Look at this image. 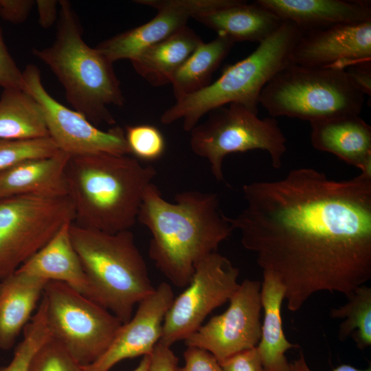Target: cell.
I'll use <instances>...</instances> for the list:
<instances>
[{"label": "cell", "instance_id": "6da1fadb", "mask_svg": "<svg viewBox=\"0 0 371 371\" xmlns=\"http://www.w3.org/2000/svg\"><path fill=\"white\" fill-rule=\"evenodd\" d=\"M243 192L246 207L227 220L262 271L282 282L289 311L320 291L347 297L371 279V175L336 181L300 168Z\"/></svg>", "mask_w": 371, "mask_h": 371}, {"label": "cell", "instance_id": "7a4b0ae2", "mask_svg": "<svg viewBox=\"0 0 371 371\" xmlns=\"http://www.w3.org/2000/svg\"><path fill=\"white\" fill-rule=\"evenodd\" d=\"M163 198L158 188H146L137 221L151 234L149 256L157 268L176 286L189 284L196 265L217 252L233 228L221 210L217 194L188 190Z\"/></svg>", "mask_w": 371, "mask_h": 371}, {"label": "cell", "instance_id": "3957f363", "mask_svg": "<svg viewBox=\"0 0 371 371\" xmlns=\"http://www.w3.org/2000/svg\"><path fill=\"white\" fill-rule=\"evenodd\" d=\"M156 175L153 166L128 155L70 156L65 177L73 223L109 234L130 230Z\"/></svg>", "mask_w": 371, "mask_h": 371}, {"label": "cell", "instance_id": "277c9868", "mask_svg": "<svg viewBox=\"0 0 371 371\" xmlns=\"http://www.w3.org/2000/svg\"><path fill=\"white\" fill-rule=\"evenodd\" d=\"M32 52L56 76L74 110L95 126L115 124L108 107L122 106L125 100L113 63L83 40L80 20L70 1H59L53 43Z\"/></svg>", "mask_w": 371, "mask_h": 371}, {"label": "cell", "instance_id": "5b68a950", "mask_svg": "<svg viewBox=\"0 0 371 371\" xmlns=\"http://www.w3.org/2000/svg\"><path fill=\"white\" fill-rule=\"evenodd\" d=\"M69 230L90 285L91 300L126 323L134 306L155 290L133 233L109 234L73 223Z\"/></svg>", "mask_w": 371, "mask_h": 371}, {"label": "cell", "instance_id": "8992f818", "mask_svg": "<svg viewBox=\"0 0 371 371\" xmlns=\"http://www.w3.org/2000/svg\"><path fill=\"white\" fill-rule=\"evenodd\" d=\"M300 34L295 25L284 21L251 54L227 67L214 82L176 100L163 113L161 122L170 124L181 119L184 130L190 132L203 115L231 103L240 104L258 113L262 89L291 64V52Z\"/></svg>", "mask_w": 371, "mask_h": 371}, {"label": "cell", "instance_id": "52a82bcc", "mask_svg": "<svg viewBox=\"0 0 371 371\" xmlns=\"http://www.w3.org/2000/svg\"><path fill=\"white\" fill-rule=\"evenodd\" d=\"M364 95L346 70L290 64L265 85L259 103L273 117L312 122L339 115H359Z\"/></svg>", "mask_w": 371, "mask_h": 371}, {"label": "cell", "instance_id": "ba28073f", "mask_svg": "<svg viewBox=\"0 0 371 371\" xmlns=\"http://www.w3.org/2000/svg\"><path fill=\"white\" fill-rule=\"evenodd\" d=\"M208 118L190 131L192 151L206 159L212 175L223 181V161L232 153L251 150L267 152L276 169L281 168L286 140L276 119H261L238 103L211 111Z\"/></svg>", "mask_w": 371, "mask_h": 371}, {"label": "cell", "instance_id": "9c48e42d", "mask_svg": "<svg viewBox=\"0 0 371 371\" xmlns=\"http://www.w3.org/2000/svg\"><path fill=\"white\" fill-rule=\"evenodd\" d=\"M42 297L52 337L83 366L106 350L122 324L109 311L63 282L48 281Z\"/></svg>", "mask_w": 371, "mask_h": 371}, {"label": "cell", "instance_id": "30bf717a", "mask_svg": "<svg viewBox=\"0 0 371 371\" xmlns=\"http://www.w3.org/2000/svg\"><path fill=\"white\" fill-rule=\"evenodd\" d=\"M74 210L68 196H15L0 200V280L16 271L66 223Z\"/></svg>", "mask_w": 371, "mask_h": 371}, {"label": "cell", "instance_id": "8fae6325", "mask_svg": "<svg viewBox=\"0 0 371 371\" xmlns=\"http://www.w3.org/2000/svg\"><path fill=\"white\" fill-rule=\"evenodd\" d=\"M239 269L218 252L203 259L186 289L174 298L159 342L170 347L197 330L213 310L229 301L239 286Z\"/></svg>", "mask_w": 371, "mask_h": 371}, {"label": "cell", "instance_id": "7c38bea8", "mask_svg": "<svg viewBox=\"0 0 371 371\" xmlns=\"http://www.w3.org/2000/svg\"><path fill=\"white\" fill-rule=\"evenodd\" d=\"M24 90L40 104L49 136L69 156L96 153L128 155L125 132L115 126L102 131L76 110L63 105L45 89L38 68L27 65L23 71Z\"/></svg>", "mask_w": 371, "mask_h": 371}, {"label": "cell", "instance_id": "4fadbf2b", "mask_svg": "<svg viewBox=\"0 0 371 371\" xmlns=\"http://www.w3.org/2000/svg\"><path fill=\"white\" fill-rule=\"evenodd\" d=\"M260 290V282L244 280L229 298L227 310L185 339L186 346L210 352L219 363L256 347L261 336Z\"/></svg>", "mask_w": 371, "mask_h": 371}, {"label": "cell", "instance_id": "5bb4252c", "mask_svg": "<svg viewBox=\"0 0 371 371\" xmlns=\"http://www.w3.org/2000/svg\"><path fill=\"white\" fill-rule=\"evenodd\" d=\"M234 0H137L157 10L150 21L113 36L95 47L114 63L131 60L145 48L169 38L187 26L190 18L232 3Z\"/></svg>", "mask_w": 371, "mask_h": 371}, {"label": "cell", "instance_id": "9a60e30c", "mask_svg": "<svg viewBox=\"0 0 371 371\" xmlns=\"http://www.w3.org/2000/svg\"><path fill=\"white\" fill-rule=\"evenodd\" d=\"M371 62V21L301 32L291 64L346 70Z\"/></svg>", "mask_w": 371, "mask_h": 371}, {"label": "cell", "instance_id": "2e32d148", "mask_svg": "<svg viewBox=\"0 0 371 371\" xmlns=\"http://www.w3.org/2000/svg\"><path fill=\"white\" fill-rule=\"evenodd\" d=\"M171 286L161 282L138 304L135 313L122 324L106 350L85 371H109L126 359L150 355L159 343L164 317L173 300Z\"/></svg>", "mask_w": 371, "mask_h": 371}, {"label": "cell", "instance_id": "e0dca14e", "mask_svg": "<svg viewBox=\"0 0 371 371\" xmlns=\"http://www.w3.org/2000/svg\"><path fill=\"white\" fill-rule=\"evenodd\" d=\"M283 21L308 32L337 25L371 21V3L365 0H257Z\"/></svg>", "mask_w": 371, "mask_h": 371}, {"label": "cell", "instance_id": "ac0fdd59", "mask_svg": "<svg viewBox=\"0 0 371 371\" xmlns=\"http://www.w3.org/2000/svg\"><path fill=\"white\" fill-rule=\"evenodd\" d=\"M310 123L315 148L371 175V127L359 115H339Z\"/></svg>", "mask_w": 371, "mask_h": 371}, {"label": "cell", "instance_id": "d6986e66", "mask_svg": "<svg viewBox=\"0 0 371 371\" xmlns=\"http://www.w3.org/2000/svg\"><path fill=\"white\" fill-rule=\"evenodd\" d=\"M69 157L59 150L53 156L28 161L0 173V200L23 195L67 196L65 171Z\"/></svg>", "mask_w": 371, "mask_h": 371}, {"label": "cell", "instance_id": "ffe728a7", "mask_svg": "<svg viewBox=\"0 0 371 371\" xmlns=\"http://www.w3.org/2000/svg\"><path fill=\"white\" fill-rule=\"evenodd\" d=\"M71 223L65 224L17 271L47 281L63 282L91 300L87 275L71 241L69 230Z\"/></svg>", "mask_w": 371, "mask_h": 371}, {"label": "cell", "instance_id": "44dd1931", "mask_svg": "<svg viewBox=\"0 0 371 371\" xmlns=\"http://www.w3.org/2000/svg\"><path fill=\"white\" fill-rule=\"evenodd\" d=\"M193 19L236 41L259 43L275 33L284 21L258 1L235 0L223 8L196 15Z\"/></svg>", "mask_w": 371, "mask_h": 371}, {"label": "cell", "instance_id": "7402d4cb", "mask_svg": "<svg viewBox=\"0 0 371 371\" xmlns=\"http://www.w3.org/2000/svg\"><path fill=\"white\" fill-rule=\"evenodd\" d=\"M48 281L16 271L1 280L0 349L9 350L32 318Z\"/></svg>", "mask_w": 371, "mask_h": 371}, {"label": "cell", "instance_id": "603a6c76", "mask_svg": "<svg viewBox=\"0 0 371 371\" xmlns=\"http://www.w3.org/2000/svg\"><path fill=\"white\" fill-rule=\"evenodd\" d=\"M262 273L260 297L264 319L256 348L265 371H291V363L285 352L299 346L289 342L283 332L281 308L285 289L274 274L269 271Z\"/></svg>", "mask_w": 371, "mask_h": 371}, {"label": "cell", "instance_id": "cb8c5ba5", "mask_svg": "<svg viewBox=\"0 0 371 371\" xmlns=\"http://www.w3.org/2000/svg\"><path fill=\"white\" fill-rule=\"evenodd\" d=\"M203 42L189 27L149 46L131 60L135 71L151 85L170 84L174 75Z\"/></svg>", "mask_w": 371, "mask_h": 371}, {"label": "cell", "instance_id": "d4e9b609", "mask_svg": "<svg viewBox=\"0 0 371 371\" xmlns=\"http://www.w3.org/2000/svg\"><path fill=\"white\" fill-rule=\"evenodd\" d=\"M49 136L42 109L22 89H5L0 97V139H30Z\"/></svg>", "mask_w": 371, "mask_h": 371}, {"label": "cell", "instance_id": "484cf974", "mask_svg": "<svg viewBox=\"0 0 371 371\" xmlns=\"http://www.w3.org/2000/svg\"><path fill=\"white\" fill-rule=\"evenodd\" d=\"M235 42L223 35L202 42L179 68L171 82L176 100L196 93L207 85L213 73L230 52Z\"/></svg>", "mask_w": 371, "mask_h": 371}, {"label": "cell", "instance_id": "4316f807", "mask_svg": "<svg viewBox=\"0 0 371 371\" xmlns=\"http://www.w3.org/2000/svg\"><path fill=\"white\" fill-rule=\"evenodd\" d=\"M348 302L331 308L333 319H344L340 324L338 337L345 341L351 337L363 350L371 345V288L366 284L357 287L347 297Z\"/></svg>", "mask_w": 371, "mask_h": 371}, {"label": "cell", "instance_id": "83f0119b", "mask_svg": "<svg viewBox=\"0 0 371 371\" xmlns=\"http://www.w3.org/2000/svg\"><path fill=\"white\" fill-rule=\"evenodd\" d=\"M44 301L42 297L36 313L25 326L23 339L16 347L12 360L7 366L0 367V371H29L34 354L52 338Z\"/></svg>", "mask_w": 371, "mask_h": 371}, {"label": "cell", "instance_id": "f1b7e54d", "mask_svg": "<svg viewBox=\"0 0 371 371\" xmlns=\"http://www.w3.org/2000/svg\"><path fill=\"white\" fill-rule=\"evenodd\" d=\"M59 150L49 136L30 139H0V173L28 161L53 156Z\"/></svg>", "mask_w": 371, "mask_h": 371}, {"label": "cell", "instance_id": "f546056e", "mask_svg": "<svg viewBox=\"0 0 371 371\" xmlns=\"http://www.w3.org/2000/svg\"><path fill=\"white\" fill-rule=\"evenodd\" d=\"M124 132L130 153L136 157L153 161L164 154L165 139L155 126L147 124L128 126Z\"/></svg>", "mask_w": 371, "mask_h": 371}, {"label": "cell", "instance_id": "4dcf8cb0", "mask_svg": "<svg viewBox=\"0 0 371 371\" xmlns=\"http://www.w3.org/2000/svg\"><path fill=\"white\" fill-rule=\"evenodd\" d=\"M29 371H85L67 350L52 337L34 354Z\"/></svg>", "mask_w": 371, "mask_h": 371}, {"label": "cell", "instance_id": "1f68e13d", "mask_svg": "<svg viewBox=\"0 0 371 371\" xmlns=\"http://www.w3.org/2000/svg\"><path fill=\"white\" fill-rule=\"evenodd\" d=\"M0 87L25 89L23 71L17 67L4 43L0 27Z\"/></svg>", "mask_w": 371, "mask_h": 371}, {"label": "cell", "instance_id": "d6a6232c", "mask_svg": "<svg viewBox=\"0 0 371 371\" xmlns=\"http://www.w3.org/2000/svg\"><path fill=\"white\" fill-rule=\"evenodd\" d=\"M184 363L177 371H222L218 361L209 352L188 347L183 354Z\"/></svg>", "mask_w": 371, "mask_h": 371}, {"label": "cell", "instance_id": "836d02e7", "mask_svg": "<svg viewBox=\"0 0 371 371\" xmlns=\"http://www.w3.org/2000/svg\"><path fill=\"white\" fill-rule=\"evenodd\" d=\"M220 364L222 371H265L256 347L238 352Z\"/></svg>", "mask_w": 371, "mask_h": 371}, {"label": "cell", "instance_id": "e575fe53", "mask_svg": "<svg viewBox=\"0 0 371 371\" xmlns=\"http://www.w3.org/2000/svg\"><path fill=\"white\" fill-rule=\"evenodd\" d=\"M34 4L33 0H0V16L12 23H21Z\"/></svg>", "mask_w": 371, "mask_h": 371}, {"label": "cell", "instance_id": "d590c367", "mask_svg": "<svg viewBox=\"0 0 371 371\" xmlns=\"http://www.w3.org/2000/svg\"><path fill=\"white\" fill-rule=\"evenodd\" d=\"M177 363L170 347L159 342L150 355L149 371H177Z\"/></svg>", "mask_w": 371, "mask_h": 371}, {"label": "cell", "instance_id": "8d00e7d4", "mask_svg": "<svg viewBox=\"0 0 371 371\" xmlns=\"http://www.w3.org/2000/svg\"><path fill=\"white\" fill-rule=\"evenodd\" d=\"M371 62L351 66L346 69L354 85L364 95H371Z\"/></svg>", "mask_w": 371, "mask_h": 371}, {"label": "cell", "instance_id": "74e56055", "mask_svg": "<svg viewBox=\"0 0 371 371\" xmlns=\"http://www.w3.org/2000/svg\"><path fill=\"white\" fill-rule=\"evenodd\" d=\"M35 4L38 14V23L45 29L49 28L57 22L59 1L36 0Z\"/></svg>", "mask_w": 371, "mask_h": 371}, {"label": "cell", "instance_id": "f35d334b", "mask_svg": "<svg viewBox=\"0 0 371 371\" xmlns=\"http://www.w3.org/2000/svg\"><path fill=\"white\" fill-rule=\"evenodd\" d=\"M291 371H311L307 365L304 353L300 352V357L291 363ZM333 371H371L370 365L366 369H358L348 364H342L338 367L333 368Z\"/></svg>", "mask_w": 371, "mask_h": 371}, {"label": "cell", "instance_id": "ab89813d", "mask_svg": "<svg viewBox=\"0 0 371 371\" xmlns=\"http://www.w3.org/2000/svg\"><path fill=\"white\" fill-rule=\"evenodd\" d=\"M150 355L142 357L139 363L133 371H149Z\"/></svg>", "mask_w": 371, "mask_h": 371}, {"label": "cell", "instance_id": "60d3db41", "mask_svg": "<svg viewBox=\"0 0 371 371\" xmlns=\"http://www.w3.org/2000/svg\"><path fill=\"white\" fill-rule=\"evenodd\" d=\"M1 282H0V289H1Z\"/></svg>", "mask_w": 371, "mask_h": 371}]
</instances>
